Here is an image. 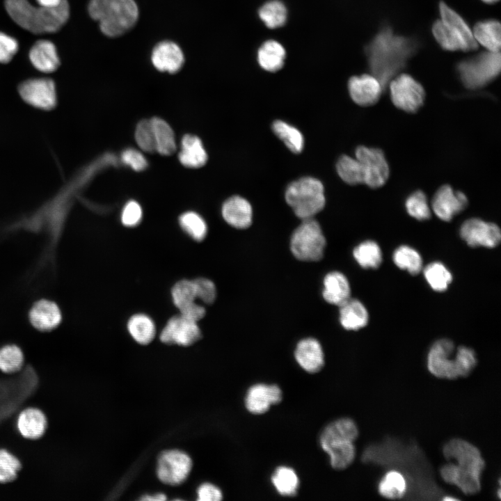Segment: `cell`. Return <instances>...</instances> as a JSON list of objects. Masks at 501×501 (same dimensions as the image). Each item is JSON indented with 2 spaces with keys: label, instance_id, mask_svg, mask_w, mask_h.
<instances>
[{
  "label": "cell",
  "instance_id": "1",
  "mask_svg": "<svg viewBox=\"0 0 501 501\" xmlns=\"http://www.w3.org/2000/svg\"><path fill=\"white\" fill-rule=\"evenodd\" d=\"M417 42L383 27L365 48L372 75L385 88L394 77L406 65L417 49Z\"/></svg>",
  "mask_w": 501,
  "mask_h": 501
},
{
  "label": "cell",
  "instance_id": "2",
  "mask_svg": "<svg viewBox=\"0 0 501 501\" xmlns=\"http://www.w3.org/2000/svg\"><path fill=\"white\" fill-rule=\"evenodd\" d=\"M444 456L449 462L441 467L440 474L447 484L456 486L463 493L472 495L481 488V475L485 467L479 450L468 441L454 438L445 444Z\"/></svg>",
  "mask_w": 501,
  "mask_h": 501
},
{
  "label": "cell",
  "instance_id": "3",
  "mask_svg": "<svg viewBox=\"0 0 501 501\" xmlns=\"http://www.w3.org/2000/svg\"><path fill=\"white\" fill-rule=\"evenodd\" d=\"M5 8L17 25L35 34L57 32L70 17L67 0L56 8L35 6L28 0H5Z\"/></svg>",
  "mask_w": 501,
  "mask_h": 501
},
{
  "label": "cell",
  "instance_id": "4",
  "mask_svg": "<svg viewBox=\"0 0 501 501\" xmlns=\"http://www.w3.org/2000/svg\"><path fill=\"white\" fill-rule=\"evenodd\" d=\"M88 12L92 19L99 22L102 33L110 38L130 31L139 16L135 0H90Z\"/></svg>",
  "mask_w": 501,
  "mask_h": 501
},
{
  "label": "cell",
  "instance_id": "5",
  "mask_svg": "<svg viewBox=\"0 0 501 501\" xmlns=\"http://www.w3.org/2000/svg\"><path fill=\"white\" fill-rule=\"evenodd\" d=\"M285 196L295 215L302 220L313 218L326 203L323 184L312 177H303L291 182Z\"/></svg>",
  "mask_w": 501,
  "mask_h": 501
},
{
  "label": "cell",
  "instance_id": "6",
  "mask_svg": "<svg viewBox=\"0 0 501 501\" xmlns=\"http://www.w3.org/2000/svg\"><path fill=\"white\" fill-rule=\"evenodd\" d=\"M501 68L500 51L482 52L459 62L456 70L462 84L468 88H482L495 79Z\"/></svg>",
  "mask_w": 501,
  "mask_h": 501
},
{
  "label": "cell",
  "instance_id": "7",
  "mask_svg": "<svg viewBox=\"0 0 501 501\" xmlns=\"http://www.w3.org/2000/svg\"><path fill=\"white\" fill-rule=\"evenodd\" d=\"M302 221L291 237V251L299 260L319 261L324 255L326 246V239L321 226L313 218Z\"/></svg>",
  "mask_w": 501,
  "mask_h": 501
},
{
  "label": "cell",
  "instance_id": "8",
  "mask_svg": "<svg viewBox=\"0 0 501 501\" xmlns=\"http://www.w3.org/2000/svg\"><path fill=\"white\" fill-rule=\"evenodd\" d=\"M389 84L391 100L398 109L414 113L423 105L425 97L424 88L411 75L399 74Z\"/></svg>",
  "mask_w": 501,
  "mask_h": 501
},
{
  "label": "cell",
  "instance_id": "9",
  "mask_svg": "<svg viewBox=\"0 0 501 501\" xmlns=\"http://www.w3.org/2000/svg\"><path fill=\"white\" fill-rule=\"evenodd\" d=\"M455 346L449 339H440L431 347L427 356V367L435 376L456 379L459 376Z\"/></svg>",
  "mask_w": 501,
  "mask_h": 501
},
{
  "label": "cell",
  "instance_id": "10",
  "mask_svg": "<svg viewBox=\"0 0 501 501\" xmlns=\"http://www.w3.org/2000/svg\"><path fill=\"white\" fill-rule=\"evenodd\" d=\"M355 155L363 165L365 184L372 189L382 186L390 174L389 166L383 152L378 148L359 146L355 151Z\"/></svg>",
  "mask_w": 501,
  "mask_h": 501
},
{
  "label": "cell",
  "instance_id": "11",
  "mask_svg": "<svg viewBox=\"0 0 501 501\" xmlns=\"http://www.w3.org/2000/svg\"><path fill=\"white\" fill-rule=\"evenodd\" d=\"M459 234L471 247L495 248L501 240L500 229L496 224L476 218L464 221Z\"/></svg>",
  "mask_w": 501,
  "mask_h": 501
},
{
  "label": "cell",
  "instance_id": "12",
  "mask_svg": "<svg viewBox=\"0 0 501 501\" xmlns=\"http://www.w3.org/2000/svg\"><path fill=\"white\" fill-rule=\"evenodd\" d=\"M191 467V459L186 454L179 450H170L160 456L157 475L165 484L177 485L186 479Z\"/></svg>",
  "mask_w": 501,
  "mask_h": 501
},
{
  "label": "cell",
  "instance_id": "13",
  "mask_svg": "<svg viewBox=\"0 0 501 501\" xmlns=\"http://www.w3.org/2000/svg\"><path fill=\"white\" fill-rule=\"evenodd\" d=\"M18 91L29 104L43 110H51L56 104L55 84L48 78L31 79L19 84Z\"/></svg>",
  "mask_w": 501,
  "mask_h": 501
},
{
  "label": "cell",
  "instance_id": "14",
  "mask_svg": "<svg viewBox=\"0 0 501 501\" xmlns=\"http://www.w3.org/2000/svg\"><path fill=\"white\" fill-rule=\"evenodd\" d=\"M201 337L197 322L189 320L181 315L171 317L160 334L162 342L169 344L189 346Z\"/></svg>",
  "mask_w": 501,
  "mask_h": 501
},
{
  "label": "cell",
  "instance_id": "15",
  "mask_svg": "<svg viewBox=\"0 0 501 501\" xmlns=\"http://www.w3.org/2000/svg\"><path fill=\"white\" fill-rule=\"evenodd\" d=\"M468 205V198L461 191H455L449 185H443L436 192L431 201L435 214L443 221H450Z\"/></svg>",
  "mask_w": 501,
  "mask_h": 501
},
{
  "label": "cell",
  "instance_id": "16",
  "mask_svg": "<svg viewBox=\"0 0 501 501\" xmlns=\"http://www.w3.org/2000/svg\"><path fill=\"white\" fill-rule=\"evenodd\" d=\"M282 399L283 392L278 385L256 383L247 390L244 403L248 412L261 415L267 412L271 406L279 404Z\"/></svg>",
  "mask_w": 501,
  "mask_h": 501
},
{
  "label": "cell",
  "instance_id": "17",
  "mask_svg": "<svg viewBox=\"0 0 501 501\" xmlns=\"http://www.w3.org/2000/svg\"><path fill=\"white\" fill-rule=\"evenodd\" d=\"M383 87L372 74L351 77L348 81V90L352 100L362 106L374 104L380 98Z\"/></svg>",
  "mask_w": 501,
  "mask_h": 501
},
{
  "label": "cell",
  "instance_id": "18",
  "mask_svg": "<svg viewBox=\"0 0 501 501\" xmlns=\"http://www.w3.org/2000/svg\"><path fill=\"white\" fill-rule=\"evenodd\" d=\"M184 55L180 47L170 40H162L153 47L151 61L160 72H177L184 63Z\"/></svg>",
  "mask_w": 501,
  "mask_h": 501
},
{
  "label": "cell",
  "instance_id": "19",
  "mask_svg": "<svg viewBox=\"0 0 501 501\" xmlns=\"http://www.w3.org/2000/svg\"><path fill=\"white\" fill-rule=\"evenodd\" d=\"M29 319L35 328L40 331L48 332L55 329L61 324L62 314L55 302L40 299L30 309Z\"/></svg>",
  "mask_w": 501,
  "mask_h": 501
},
{
  "label": "cell",
  "instance_id": "20",
  "mask_svg": "<svg viewBox=\"0 0 501 501\" xmlns=\"http://www.w3.org/2000/svg\"><path fill=\"white\" fill-rule=\"evenodd\" d=\"M320 447L328 455L333 468L338 470L348 468L356 456L353 441L333 438L319 440Z\"/></svg>",
  "mask_w": 501,
  "mask_h": 501
},
{
  "label": "cell",
  "instance_id": "21",
  "mask_svg": "<svg viewBox=\"0 0 501 501\" xmlns=\"http://www.w3.org/2000/svg\"><path fill=\"white\" fill-rule=\"evenodd\" d=\"M294 356L297 363L305 372H319L324 365V355L320 343L316 339L309 337L299 342Z\"/></svg>",
  "mask_w": 501,
  "mask_h": 501
},
{
  "label": "cell",
  "instance_id": "22",
  "mask_svg": "<svg viewBox=\"0 0 501 501\" xmlns=\"http://www.w3.org/2000/svg\"><path fill=\"white\" fill-rule=\"evenodd\" d=\"M221 213L226 223L235 228L246 229L251 225V205L239 196H234L226 200L222 206Z\"/></svg>",
  "mask_w": 501,
  "mask_h": 501
},
{
  "label": "cell",
  "instance_id": "23",
  "mask_svg": "<svg viewBox=\"0 0 501 501\" xmlns=\"http://www.w3.org/2000/svg\"><path fill=\"white\" fill-rule=\"evenodd\" d=\"M47 428V420L39 408L29 407L22 411L17 419L18 432L29 440L40 438Z\"/></svg>",
  "mask_w": 501,
  "mask_h": 501
},
{
  "label": "cell",
  "instance_id": "24",
  "mask_svg": "<svg viewBox=\"0 0 501 501\" xmlns=\"http://www.w3.org/2000/svg\"><path fill=\"white\" fill-rule=\"evenodd\" d=\"M29 56L33 67L42 72H53L60 65L56 48L52 42L47 40H40L34 43Z\"/></svg>",
  "mask_w": 501,
  "mask_h": 501
},
{
  "label": "cell",
  "instance_id": "25",
  "mask_svg": "<svg viewBox=\"0 0 501 501\" xmlns=\"http://www.w3.org/2000/svg\"><path fill=\"white\" fill-rule=\"evenodd\" d=\"M284 46L276 40L263 42L257 51V61L259 65L269 72H276L281 70L286 59Z\"/></svg>",
  "mask_w": 501,
  "mask_h": 501
},
{
  "label": "cell",
  "instance_id": "26",
  "mask_svg": "<svg viewBox=\"0 0 501 501\" xmlns=\"http://www.w3.org/2000/svg\"><path fill=\"white\" fill-rule=\"evenodd\" d=\"M323 297L331 304L339 306L350 298L351 288L347 277L339 271H332L324 278Z\"/></svg>",
  "mask_w": 501,
  "mask_h": 501
},
{
  "label": "cell",
  "instance_id": "27",
  "mask_svg": "<svg viewBox=\"0 0 501 501\" xmlns=\"http://www.w3.org/2000/svg\"><path fill=\"white\" fill-rule=\"evenodd\" d=\"M438 7L440 19L452 27L459 35L463 42L465 51L477 49V42L474 38L472 31L462 17L443 1L440 2Z\"/></svg>",
  "mask_w": 501,
  "mask_h": 501
},
{
  "label": "cell",
  "instance_id": "28",
  "mask_svg": "<svg viewBox=\"0 0 501 501\" xmlns=\"http://www.w3.org/2000/svg\"><path fill=\"white\" fill-rule=\"evenodd\" d=\"M339 308L340 321L344 329L356 331L367 324V310L359 300L349 298L340 305Z\"/></svg>",
  "mask_w": 501,
  "mask_h": 501
},
{
  "label": "cell",
  "instance_id": "29",
  "mask_svg": "<svg viewBox=\"0 0 501 501\" xmlns=\"http://www.w3.org/2000/svg\"><path fill=\"white\" fill-rule=\"evenodd\" d=\"M179 159L184 166L189 168L205 165L207 155L200 139L196 136L185 135L182 139Z\"/></svg>",
  "mask_w": 501,
  "mask_h": 501
},
{
  "label": "cell",
  "instance_id": "30",
  "mask_svg": "<svg viewBox=\"0 0 501 501\" xmlns=\"http://www.w3.org/2000/svg\"><path fill=\"white\" fill-rule=\"evenodd\" d=\"M477 42L488 51L498 52L500 49V24L495 19L477 22L472 31Z\"/></svg>",
  "mask_w": 501,
  "mask_h": 501
},
{
  "label": "cell",
  "instance_id": "31",
  "mask_svg": "<svg viewBox=\"0 0 501 501\" xmlns=\"http://www.w3.org/2000/svg\"><path fill=\"white\" fill-rule=\"evenodd\" d=\"M408 486L406 476L401 471L391 470L379 481L378 491L385 498L400 499L406 495Z\"/></svg>",
  "mask_w": 501,
  "mask_h": 501
},
{
  "label": "cell",
  "instance_id": "32",
  "mask_svg": "<svg viewBox=\"0 0 501 501\" xmlns=\"http://www.w3.org/2000/svg\"><path fill=\"white\" fill-rule=\"evenodd\" d=\"M257 14L263 24L271 29L283 26L288 17L287 8L280 0L267 1L260 6Z\"/></svg>",
  "mask_w": 501,
  "mask_h": 501
},
{
  "label": "cell",
  "instance_id": "33",
  "mask_svg": "<svg viewBox=\"0 0 501 501\" xmlns=\"http://www.w3.org/2000/svg\"><path fill=\"white\" fill-rule=\"evenodd\" d=\"M271 482L276 491L283 496H294L299 487V479L295 470L288 466L278 467L273 472Z\"/></svg>",
  "mask_w": 501,
  "mask_h": 501
},
{
  "label": "cell",
  "instance_id": "34",
  "mask_svg": "<svg viewBox=\"0 0 501 501\" xmlns=\"http://www.w3.org/2000/svg\"><path fill=\"white\" fill-rule=\"evenodd\" d=\"M127 328L133 339L141 344L150 343L156 334L154 321L143 314L133 315L128 321Z\"/></svg>",
  "mask_w": 501,
  "mask_h": 501
},
{
  "label": "cell",
  "instance_id": "35",
  "mask_svg": "<svg viewBox=\"0 0 501 501\" xmlns=\"http://www.w3.org/2000/svg\"><path fill=\"white\" fill-rule=\"evenodd\" d=\"M156 151L163 155H170L176 150V143L173 131L164 120L154 118L151 120Z\"/></svg>",
  "mask_w": 501,
  "mask_h": 501
},
{
  "label": "cell",
  "instance_id": "36",
  "mask_svg": "<svg viewBox=\"0 0 501 501\" xmlns=\"http://www.w3.org/2000/svg\"><path fill=\"white\" fill-rule=\"evenodd\" d=\"M357 263L365 269H376L382 262V252L379 244L372 240L361 242L353 250Z\"/></svg>",
  "mask_w": 501,
  "mask_h": 501
},
{
  "label": "cell",
  "instance_id": "37",
  "mask_svg": "<svg viewBox=\"0 0 501 501\" xmlns=\"http://www.w3.org/2000/svg\"><path fill=\"white\" fill-rule=\"evenodd\" d=\"M336 170L340 177L348 184H365V171L356 158L342 155L336 164Z\"/></svg>",
  "mask_w": 501,
  "mask_h": 501
},
{
  "label": "cell",
  "instance_id": "38",
  "mask_svg": "<svg viewBox=\"0 0 501 501\" xmlns=\"http://www.w3.org/2000/svg\"><path fill=\"white\" fill-rule=\"evenodd\" d=\"M433 35L440 46L447 51H464L463 42L456 32L442 19L436 20L432 26Z\"/></svg>",
  "mask_w": 501,
  "mask_h": 501
},
{
  "label": "cell",
  "instance_id": "39",
  "mask_svg": "<svg viewBox=\"0 0 501 501\" xmlns=\"http://www.w3.org/2000/svg\"><path fill=\"white\" fill-rule=\"evenodd\" d=\"M395 264L412 275L419 273L422 269V258L412 247L402 245L396 248L392 255Z\"/></svg>",
  "mask_w": 501,
  "mask_h": 501
},
{
  "label": "cell",
  "instance_id": "40",
  "mask_svg": "<svg viewBox=\"0 0 501 501\" xmlns=\"http://www.w3.org/2000/svg\"><path fill=\"white\" fill-rule=\"evenodd\" d=\"M272 130L290 151L296 154L302 151L304 138L298 129L286 122L278 120L273 122Z\"/></svg>",
  "mask_w": 501,
  "mask_h": 501
},
{
  "label": "cell",
  "instance_id": "41",
  "mask_svg": "<svg viewBox=\"0 0 501 501\" xmlns=\"http://www.w3.org/2000/svg\"><path fill=\"white\" fill-rule=\"evenodd\" d=\"M358 436V429L351 418H343L328 424L320 434L319 439L342 438L353 441Z\"/></svg>",
  "mask_w": 501,
  "mask_h": 501
},
{
  "label": "cell",
  "instance_id": "42",
  "mask_svg": "<svg viewBox=\"0 0 501 501\" xmlns=\"http://www.w3.org/2000/svg\"><path fill=\"white\" fill-rule=\"evenodd\" d=\"M424 276L431 288L436 292L445 291L452 280V276L447 268L440 262H434L423 269Z\"/></svg>",
  "mask_w": 501,
  "mask_h": 501
},
{
  "label": "cell",
  "instance_id": "43",
  "mask_svg": "<svg viewBox=\"0 0 501 501\" xmlns=\"http://www.w3.org/2000/svg\"><path fill=\"white\" fill-rule=\"evenodd\" d=\"M22 349L15 344H6L0 348V371L6 374L19 372L24 365Z\"/></svg>",
  "mask_w": 501,
  "mask_h": 501
},
{
  "label": "cell",
  "instance_id": "44",
  "mask_svg": "<svg viewBox=\"0 0 501 501\" xmlns=\"http://www.w3.org/2000/svg\"><path fill=\"white\" fill-rule=\"evenodd\" d=\"M171 295L173 303L179 310L196 303L197 294L193 280L177 282L172 289Z\"/></svg>",
  "mask_w": 501,
  "mask_h": 501
},
{
  "label": "cell",
  "instance_id": "45",
  "mask_svg": "<svg viewBox=\"0 0 501 501\" xmlns=\"http://www.w3.org/2000/svg\"><path fill=\"white\" fill-rule=\"evenodd\" d=\"M182 228L193 239L200 241L207 234V228L204 219L197 213L188 212L179 219Z\"/></svg>",
  "mask_w": 501,
  "mask_h": 501
},
{
  "label": "cell",
  "instance_id": "46",
  "mask_svg": "<svg viewBox=\"0 0 501 501\" xmlns=\"http://www.w3.org/2000/svg\"><path fill=\"white\" fill-rule=\"evenodd\" d=\"M405 207L408 214L418 221L427 220L431 217L427 197L422 191H416L408 196Z\"/></svg>",
  "mask_w": 501,
  "mask_h": 501
},
{
  "label": "cell",
  "instance_id": "47",
  "mask_svg": "<svg viewBox=\"0 0 501 501\" xmlns=\"http://www.w3.org/2000/svg\"><path fill=\"white\" fill-rule=\"evenodd\" d=\"M22 468L19 459L5 449H0V483L14 481Z\"/></svg>",
  "mask_w": 501,
  "mask_h": 501
},
{
  "label": "cell",
  "instance_id": "48",
  "mask_svg": "<svg viewBox=\"0 0 501 501\" xmlns=\"http://www.w3.org/2000/svg\"><path fill=\"white\" fill-rule=\"evenodd\" d=\"M455 355L459 376H468L477 363L475 351L470 347L460 346L456 350Z\"/></svg>",
  "mask_w": 501,
  "mask_h": 501
},
{
  "label": "cell",
  "instance_id": "49",
  "mask_svg": "<svg viewBox=\"0 0 501 501\" xmlns=\"http://www.w3.org/2000/svg\"><path fill=\"white\" fill-rule=\"evenodd\" d=\"M136 141L138 146L147 152L156 151L154 131L151 120L141 121L135 132Z\"/></svg>",
  "mask_w": 501,
  "mask_h": 501
},
{
  "label": "cell",
  "instance_id": "50",
  "mask_svg": "<svg viewBox=\"0 0 501 501\" xmlns=\"http://www.w3.org/2000/svg\"><path fill=\"white\" fill-rule=\"evenodd\" d=\"M197 299H200L207 304L212 303L216 296V287L212 281L209 279L199 278L193 280Z\"/></svg>",
  "mask_w": 501,
  "mask_h": 501
},
{
  "label": "cell",
  "instance_id": "51",
  "mask_svg": "<svg viewBox=\"0 0 501 501\" xmlns=\"http://www.w3.org/2000/svg\"><path fill=\"white\" fill-rule=\"evenodd\" d=\"M15 38L0 31V63H9L18 51Z\"/></svg>",
  "mask_w": 501,
  "mask_h": 501
},
{
  "label": "cell",
  "instance_id": "52",
  "mask_svg": "<svg viewBox=\"0 0 501 501\" xmlns=\"http://www.w3.org/2000/svg\"><path fill=\"white\" fill-rule=\"evenodd\" d=\"M142 218V209L136 201L127 202L123 208L121 221L124 225L133 227L136 225Z\"/></svg>",
  "mask_w": 501,
  "mask_h": 501
},
{
  "label": "cell",
  "instance_id": "53",
  "mask_svg": "<svg viewBox=\"0 0 501 501\" xmlns=\"http://www.w3.org/2000/svg\"><path fill=\"white\" fill-rule=\"evenodd\" d=\"M122 160L123 163L136 171L142 170L147 166L145 158L140 152L134 149L125 150L122 154Z\"/></svg>",
  "mask_w": 501,
  "mask_h": 501
},
{
  "label": "cell",
  "instance_id": "54",
  "mask_svg": "<svg viewBox=\"0 0 501 501\" xmlns=\"http://www.w3.org/2000/svg\"><path fill=\"white\" fill-rule=\"evenodd\" d=\"M197 493L199 501H219L223 498L221 491L215 485L209 483L200 486Z\"/></svg>",
  "mask_w": 501,
  "mask_h": 501
},
{
  "label": "cell",
  "instance_id": "55",
  "mask_svg": "<svg viewBox=\"0 0 501 501\" xmlns=\"http://www.w3.org/2000/svg\"><path fill=\"white\" fill-rule=\"evenodd\" d=\"M180 315L184 317L196 322L203 318L205 315L204 307L196 303L180 309Z\"/></svg>",
  "mask_w": 501,
  "mask_h": 501
},
{
  "label": "cell",
  "instance_id": "56",
  "mask_svg": "<svg viewBox=\"0 0 501 501\" xmlns=\"http://www.w3.org/2000/svg\"><path fill=\"white\" fill-rule=\"evenodd\" d=\"M64 0H36L39 6L46 8H56L61 4Z\"/></svg>",
  "mask_w": 501,
  "mask_h": 501
},
{
  "label": "cell",
  "instance_id": "57",
  "mask_svg": "<svg viewBox=\"0 0 501 501\" xmlns=\"http://www.w3.org/2000/svg\"><path fill=\"white\" fill-rule=\"evenodd\" d=\"M166 499V497L163 493H157L154 495H146L143 496L141 500H152V501H163Z\"/></svg>",
  "mask_w": 501,
  "mask_h": 501
},
{
  "label": "cell",
  "instance_id": "58",
  "mask_svg": "<svg viewBox=\"0 0 501 501\" xmlns=\"http://www.w3.org/2000/svg\"><path fill=\"white\" fill-rule=\"evenodd\" d=\"M482 1H483L484 2H485L486 3L492 4V3H496L499 0H482Z\"/></svg>",
  "mask_w": 501,
  "mask_h": 501
}]
</instances>
